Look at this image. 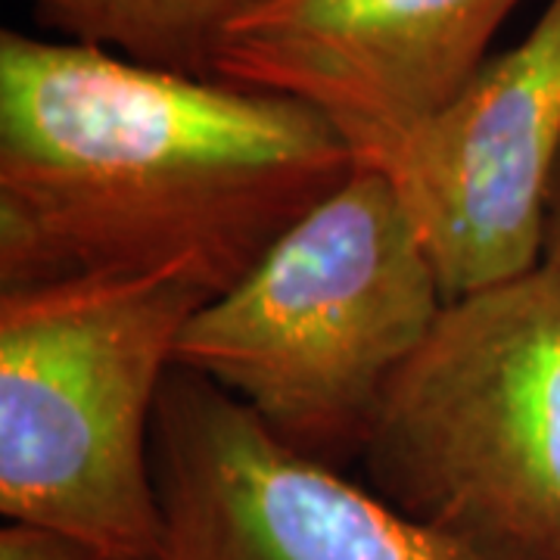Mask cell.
Masks as SVG:
<instances>
[{"instance_id": "4", "label": "cell", "mask_w": 560, "mask_h": 560, "mask_svg": "<svg viewBox=\"0 0 560 560\" xmlns=\"http://www.w3.org/2000/svg\"><path fill=\"white\" fill-rule=\"evenodd\" d=\"M408 521L474 560H560V278L548 265L442 305L359 460Z\"/></svg>"}, {"instance_id": "9", "label": "cell", "mask_w": 560, "mask_h": 560, "mask_svg": "<svg viewBox=\"0 0 560 560\" xmlns=\"http://www.w3.org/2000/svg\"><path fill=\"white\" fill-rule=\"evenodd\" d=\"M0 560H106L91 545L32 523L7 521L0 529Z\"/></svg>"}, {"instance_id": "3", "label": "cell", "mask_w": 560, "mask_h": 560, "mask_svg": "<svg viewBox=\"0 0 560 560\" xmlns=\"http://www.w3.org/2000/svg\"><path fill=\"white\" fill-rule=\"evenodd\" d=\"M175 278H72L0 290V514L106 560H162L153 418L184 324Z\"/></svg>"}, {"instance_id": "8", "label": "cell", "mask_w": 560, "mask_h": 560, "mask_svg": "<svg viewBox=\"0 0 560 560\" xmlns=\"http://www.w3.org/2000/svg\"><path fill=\"white\" fill-rule=\"evenodd\" d=\"M66 40L135 62L212 79L224 32L259 0H25Z\"/></svg>"}, {"instance_id": "5", "label": "cell", "mask_w": 560, "mask_h": 560, "mask_svg": "<svg viewBox=\"0 0 560 560\" xmlns=\"http://www.w3.org/2000/svg\"><path fill=\"white\" fill-rule=\"evenodd\" d=\"M150 460L162 560H474L342 470L290 452L178 364L162 383Z\"/></svg>"}, {"instance_id": "6", "label": "cell", "mask_w": 560, "mask_h": 560, "mask_svg": "<svg viewBox=\"0 0 560 560\" xmlns=\"http://www.w3.org/2000/svg\"><path fill=\"white\" fill-rule=\"evenodd\" d=\"M523 0H259L212 79L320 109L361 165L389 160L492 57Z\"/></svg>"}, {"instance_id": "2", "label": "cell", "mask_w": 560, "mask_h": 560, "mask_svg": "<svg viewBox=\"0 0 560 560\" xmlns=\"http://www.w3.org/2000/svg\"><path fill=\"white\" fill-rule=\"evenodd\" d=\"M445 302L399 187L359 165L241 283L202 302L175 364L241 401L290 452L349 470Z\"/></svg>"}, {"instance_id": "7", "label": "cell", "mask_w": 560, "mask_h": 560, "mask_svg": "<svg viewBox=\"0 0 560 560\" xmlns=\"http://www.w3.org/2000/svg\"><path fill=\"white\" fill-rule=\"evenodd\" d=\"M560 153V0L511 50L420 125L386 172L418 224L445 300L541 265V224Z\"/></svg>"}, {"instance_id": "1", "label": "cell", "mask_w": 560, "mask_h": 560, "mask_svg": "<svg viewBox=\"0 0 560 560\" xmlns=\"http://www.w3.org/2000/svg\"><path fill=\"white\" fill-rule=\"evenodd\" d=\"M359 165L296 97L0 32V290L175 278L215 300Z\"/></svg>"}, {"instance_id": "10", "label": "cell", "mask_w": 560, "mask_h": 560, "mask_svg": "<svg viewBox=\"0 0 560 560\" xmlns=\"http://www.w3.org/2000/svg\"><path fill=\"white\" fill-rule=\"evenodd\" d=\"M541 265H548L560 278V153L551 168L545 194V224H541Z\"/></svg>"}]
</instances>
